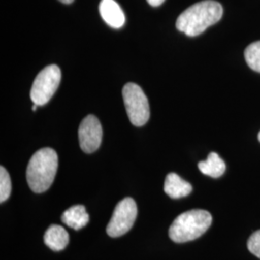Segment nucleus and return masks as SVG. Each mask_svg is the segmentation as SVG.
I'll list each match as a JSON object with an SVG mask.
<instances>
[{"mask_svg": "<svg viewBox=\"0 0 260 260\" xmlns=\"http://www.w3.org/2000/svg\"><path fill=\"white\" fill-rule=\"evenodd\" d=\"M222 5L213 0L198 2L186 9L177 20V28L189 37L201 35L223 17Z\"/></svg>", "mask_w": 260, "mask_h": 260, "instance_id": "f257e3e1", "label": "nucleus"}, {"mask_svg": "<svg viewBox=\"0 0 260 260\" xmlns=\"http://www.w3.org/2000/svg\"><path fill=\"white\" fill-rule=\"evenodd\" d=\"M58 170V155L54 149L45 148L33 154L28 163L26 179L35 193H44L52 185Z\"/></svg>", "mask_w": 260, "mask_h": 260, "instance_id": "f03ea898", "label": "nucleus"}, {"mask_svg": "<svg viewBox=\"0 0 260 260\" xmlns=\"http://www.w3.org/2000/svg\"><path fill=\"white\" fill-rule=\"evenodd\" d=\"M212 223V216L206 210L194 209L180 214L169 230L170 238L176 243L193 241L205 234Z\"/></svg>", "mask_w": 260, "mask_h": 260, "instance_id": "7ed1b4c3", "label": "nucleus"}, {"mask_svg": "<svg viewBox=\"0 0 260 260\" xmlns=\"http://www.w3.org/2000/svg\"><path fill=\"white\" fill-rule=\"evenodd\" d=\"M122 98L127 116L135 126H143L150 116L149 103L141 87L135 83H127L122 89Z\"/></svg>", "mask_w": 260, "mask_h": 260, "instance_id": "20e7f679", "label": "nucleus"}, {"mask_svg": "<svg viewBox=\"0 0 260 260\" xmlns=\"http://www.w3.org/2000/svg\"><path fill=\"white\" fill-rule=\"evenodd\" d=\"M61 81V70L56 65L46 67L35 78L30 98L34 104L39 106L47 104L55 93Z\"/></svg>", "mask_w": 260, "mask_h": 260, "instance_id": "39448f33", "label": "nucleus"}, {"mask_svg": "<svg viewBox=\"0 0 260 260\" xmlns=\"http://www.w3.org/2000/svg\"><path fill=\"white\" fill-rule=\"evenodd\" d=\"M137 205L132 198H125L115 207L106 232L110 237H120L128 233L137 218Z\"/></svg>", "mask_w": 260, "mask_h": 260, "instance_id": "423d86ee", "label": "nucleus"}, {"mask_svg": "<svg viewBox=\"0 0 260 260\" xmlns=\"http://www.w3.org/2000/svg\"><path fill=\"white\" fill-rule=\"evenodd\" d=\"M80 148L86 153H92L101 147L103 140V127L96 117L87 116L81 121L78 129Z\"/></svg>", "mask_w": 260, "mask_h": 260, "instance_id": "0eeeda50", "label": "nucleus"}, {"mask_svg": "<svg viewBox=\"0 0 260 260\" xmlns=\"http://www.w3.org/2000/svg\"><path fill=\"white\" fill-rule=\"evenodd\" d=\"M100 13L103 20L113 28H121L125 23V16L115 0H102Z\"/></svg>", "mask_w": 260, "mask_h": 260, "instance_id": "6e6552de", "label": "nucleus"}, {"mask_svg": "<svg viewBox=\"0 0 260 260\" xmlns=\"http://www.w3.org/2000/svg\"><path fill=\"white\" fill-rule=\"evenodd\" d=\"M192 185L177 174L170 173L164 183V191L172 199H181L191 194Z\"/></svg>", "mask_w": 260, "mask_h": 260, "instance_id": "1a4fd4ad", "label": "nucleus"}, {"mask_svg": "<svg viewBox=\"0 0 260 260\" xmlns=\"http://www.w3.org/2000/svg\"><path fill=\"white\" fill-rule=\"evenodd\" d=\"M44 241L47 247L54 251H63L68 246L70 237L65 229L59 224H51L45 233Z\"/></svg>", "mask_w": 260, "mask_h": 260, "instance_id": "9d476101", "label": "nucleus"}, {"mask_svg": "<svg viewBox=\"0 0 260 260\" xmlns=\"http://www.w3.org/2000/svg\"><path fill=\"white\" fill-rule=\"evenodd\" d=\"M61 220L68 226L75 231H79L89 223L90 216L87 213L84 205H74L66 210Z\"/></svg>", "mask_w": 260, "mask_h": 260, "instance_id": "9b49d317", "label": "nucleus"}, {"mask_svg": "<svg viewBox=\"0 0 260 260\" xmlns=\"http://www.w3.org/2000/svg\"><path fill=\"white\" fill-rule=\"evenodd\" d=\"M200 171L208 177L218 178L222 177L225 172V163L223 159L220 157L216 152L209 153L208 157L205 161H202L199 163Z\"/></svg>", "mask_w": 260, "mask_h": 260, "instance_id": "f8f14e48", "label": "nucleus"}, {"mask_svg": "<svg viewBox=\"0 0 260 260\" xmlns=\"http://www.w3.org/2000/svg\"><path fill=\"white\" fill-rule=\"evenodd\" d=\"M245 59L251 70L260 73V41L252 43L246 48Z\"/></svg>", "mask_w": 260, "mask_h": 260, "instance_id": "ddd939ff", "label": "nucleus"}, {"mask_svg": "<svg viewBox=\"0 0 260 260\" xmlns=\"http://www.w3.org/2000/svg\"><path fill=\"white\" fill-rule=\"evenodd\" d=\"M12 192L11 178L7 170L0 167V203H4L9 199Z\"/></svg>", "mask_w": 260, "mask_h": 260, "instance_id": "4468645a", "label": "nucleus"}, {"mask_svg": "<svg viewBox=\"0 0 260 260\" xmlns=\"http://www.w3.org/2000/svg\"><path fill=\"white\" fill-rule=\"evenodd\" d=\"M248 249L260 259V230L251 234L248 240Z\"/></svg>", "mask_w": 260, "mask_h": 260, "instance_id": "2eb2a0df", "label": "nucleus"}, {"mask_svg": "<svg viewBox=\"0 0 260 260\" xmlns=\"http://www.w3.org/2000/svg\"><path fill=\"white\" fill-rule=\"evenodd\" d=\"M148 1V3H149L150 6H152V7H158V6H160L165 0H147Z\"/></svg>", "mask_w": 260, "mask_h": 260, "instance_id": "dca6fc26", "label": "nucleus"}, {"mask_svg": "<svg viewBox=\"0 0 260 260\" xmlns=\"http://www.w3.org/2000/svg\"><path fill=\"white\" fill-rule=\"evenodd\" d=\"M60 2H62V3H64V4H71V3H73L75 0H59Z\"/></svg>", "mask_w": 260, "mask_h": 260, "instance_id": "f3484780", "label": "nucleus"}, {"mask_svg": "<svg viewBox=\"0 0 260 260\" xmlns=\"http://www.w3.org/2000/svg\"><path fill=\"white\" fill-rule=\"evenodd\" d=\"M38 106H39V105H37V104H34V105L32 106V110H33V111H36V110H37Z\"/></svg>", "mask_w": 260, "mask_h": 260, "instance_id": "a211bd4d", "label": "nucleus"}, {"mask_svg": "<svg viewBox=\"0 0 260 260\" xmlns=\"http://www.w3.org/2000/svg\"><path fill=\"white\" fill-rule=\"evenodd\" d=\"M258 140H259V142H260V132H259V133H258Z\"/></svg>", "mask_w": 260, "mask_h": 260, "instance_id": "6ab92c4d", "label": "nucleus"}]
</instances>
